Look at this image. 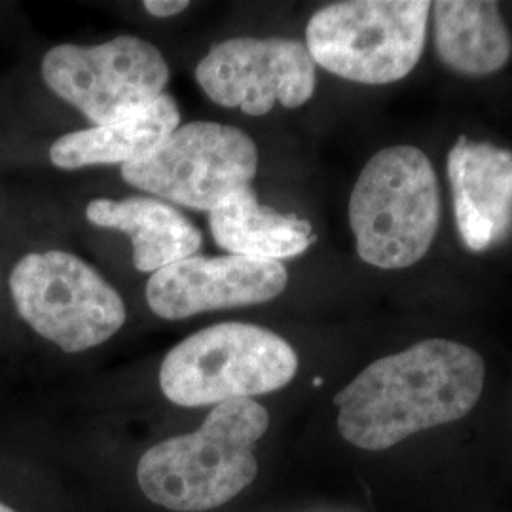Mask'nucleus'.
<instances>
[{
	"label": "nucleus",
	"instance_id": "nucleus-4",
	"mask_svg": "<svg viewBox=\"0 0 512 512\" xmlns=\"http://www.w3.org/2000/svg\"><path fill=\"white\" fill-rule=\"evenodd\" d=\"M296 372L298 355L285 338L249 323H220L165 355L160 387L177 406H217L274 393Z\"/></svg>",
	"mask_w": 512,
	"mask_h": 512
},
{
	"label": "nucleus",
	"instance_id": "nucleus-14",
	"mask_svg": "<svg viewBox=\"0 0 512 512\" xmlns=\"http://www.w3.org/2000/svg\"><path fill=\"white\" fill-rule=\"evenodd\" d=\"M435 48L444 67L463 76L499 73L511 59L509 27L495 2H433Z\"/></svg>",
	"mask_w": 512,
	"mask_h": 512
},
{
	"label": "nucleus",
	"instance_id": "nucleus-17",
	"mask_svg": "<svg viewBox=\"0 0 512 512\" xmlns=\"http://www.w3.org/2000/svg\"><path fill=\"white\" fill-rule=\"evenodd\" d=\"M0 512H16L14 509H10V507H6L4 503H0Z\"/></svg>",
	"mask_w": 512,
	"mask_h": 512
},
{
	"label": "nucleus",
	"instance_id": "nucleus-10",
	"mask_svg": "<svg viewBox=\"0 0 512 512\" xmlns=\"http://www.w3.org/2000/svg\"><path fill=\"white\" fill-rule=\"evenodd\" d=\"M283 262L249 256H188L147 283L150 310L167 321L198 313L266 304L287 289Z\"/></svg>",
	"mask_w": 512,
	"mask_h": 512
},
{
	"label": "nucleus",
	"instance_id": "nucleus-5",
	"mask_svg": "<svg viewBox=\"0 0 512 512\" xmlns=\"http://www.w3.org/2000/svg\"><path fill=\"white\" fill-rule=\"evenodd\" d=\"M431 2L348 0L323 6L306 27L315 65L366 86H384L412 73L425 48Z\"/></svg>",
	"mask_w": 512,
	"mask_h": 512
},
{
	"label": "nucleus",
	"instance_id": "nucleus-1",
	"mask_svg": "<svg viewBox=\"0 0 512 512\" xmlns=\"http://www.w3.org/2000/svg\"><path fill=\"white\" fill-rule=\"evenodd\" d=\"M484 359L452 340H423L366 366L340 393L338 431L380 452L416 433L465 418L482 397Z\"/></svg>",
	"mask_w": 512,
	"mask_h": 512
},
{
	"label": "nucleus",
	"instance_id": "nucleus-2",
	"mask_svg": "<svg viewBox=\"0 0 512 512\" xmlns=\"http://www.w3.org/2000/svg\"><path fill=\"white\" fill-rule=\"evenodd\" d=\"M268 425V410L253 399L213 406L198 431L145 452L137 465L143 494L169 511L217 509L255 480V444Z\"/></svg>",
	"mask_w": 512,
	"mask_h": 512
},
{
	"label": "nucleus",
	"instance_id": "nucleus-13",
	"mask_svg": "<svg viewBox=\"0 0 512 512\" xmlns=\"http://www.w3.org/2000/svg\"><path fill=\"white\" fill-rule=\"evenodd\" d=\"M179 126L177 101L164 93L150 107L118 124L63 135L50 148V160L67 171L88 165L137 164L162 147Z\"/></svg>",
	"mask_w": 512,
	"mask_h": 512
},
{
	"label": "nucleus",
	"instance_id": "nucleus-6",
	"mask_svg": "<svg viewBox=\"0 0 512 512\" xmlns=\"http://www.w3.org/2000/svg\"><path fill=\"white\" fill-rule=\"evenodd\" d=\"M19 317L65 353L97 348L126 323V304L88 262L67 251L25 255L10 275Z\"/></svg>",
	"mask_w": 512,
	"mask_h": 512
},
{
	"label": "nucleus",
	"instance_id": "nucleus-15",
	"mask_svg": "<svg viewBox=\"0 0 512 512\" xmlns=\"http://www.w3.org/2000/svg\"><path fill=\"white\" fill-rule=\"evenodd\" d=\"M217 245L230 255L277 260L302 255L315 241L308 220L262 207L251 186H245L209 213Z\"/></svg>",
	"mask_w": 512,
	"mask_h": 512
},
{
	"label": "nucleus",
	"instance_id": "nucleus-9",
	"mask_svg": "<svg viewBox=\"0 0 512 512\" xmlns=\"http://www.w3.org/2000/svg\"><path fill=\"white\" fill-rule=\"evenodd\" d=\"M203 93L220 107L264 116L279 103L300 109L315 93V61L294 38H230L215 44L196 67Z\"/></svg>",
	"mask_w": 512,
	"mask_h": 512
},
{
	"label": "nucleus",
	"instance_id": "nucleus-11",
	"mask_svg": "<svg viewBox=\"0 0 512 512\" xmlns=\"http://www.w3.org/2000/svg\"><path fill=\"white\" fill-rule=\"evenodd\" d=\"M448 179L459 238L473 253L488 251L512 226V150L459 135Z\"/></svg>",
	"mask_w": 512,
	"mask_h": 512
},
{
	"label": "nucleus",
	"instance_id": "nucleus-8",
	"mask_svg": "<svg viewBox=\"0 0 512 512\" xmlns=\"http://www.w3.org/2000/svg\"><path fill=\"white\" fill-rule=\"evenodd\" d=\"M258 169L255 141L217 122L179 126L147 160L122 165L126 183L188 209L213 211L251 186Z\"/></svg>",
	"mask_w": 512,
	"mask_h": 512
},
{
	"label": "nucleus",
	"instance_id": "nucleus-12",
	"mask_svg": "<svg viewBox=\"0 0 512 512\" xmlns=\"http://www.w3.org/2000/svg\"><path fill=\"white\" fill-rule=\"evenodd\" d=\"M93 226L122 232L131 239L133 266L156 274L202 247V232L173 205L147 196L126 200H93L86 207Z\"/></svg>",
	"mask_w": 512,
	"mask_h": 512
},
{
	"label": "nucleus",
	"instance_id": "nucleus-3",
	"mask_svg": "<svg viewBox=\"0 0 512 512\" xmlns=\"http://www.w3.org/2000/svg\"><path fill=\"white\" fill-rule=\"evenodd\" d=\"M439 222V181L425 152L397 145L368 160L349 198L361 260L380 270L410 268L431 249Z\"/></svg>",
	"mask_w": 512,
	"mask_h": 512
},
{
	"label": "nucleus",
	"instance_id": "nucleus-7",
	"mask_svg": "<svg viewBox=\"0 0 512 512\" xmlns=\"http://www.w3.org/2000/svg\"><path fill=\"white\" fill-rule=\"evenodd\" d=\"M46 86L95 126H112L164 95L169 65L145 38L122 35L97 46L59 44L44 55Z\"/></svg>",
	"mask_w": 512,
	"mask_h": 512
},
{
	"label": "nucleus",
	"instance_id": "nucleus-16",
	"mask_svg": "<svg viewBox=\"0 0 512 512\" xmlns=\"http://www.w3.org/2000/svg\"><path fill=\"white\" fill-rule=\"evenodd\" d=\"M143 6L150 16L167 19L183 14L190 4L186 0H147Z\"/></svg>",
	"mask_w": 512,
	"mask_h": 512
}]
</instances>
